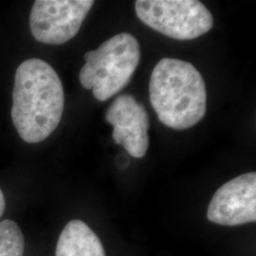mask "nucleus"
I'll return each mask as SVG.
<instances>
[{
  "label": "nucleus",
  "mask_w": 256,
  "mask_h": 256,
  "mask_svg": "<svg viewBox=\"0 0 256 256\" xmlns=\"http://www.w3.org/2000/svg\"><path fill=\"white\" fill-rule=\"evenodd\" d=\"M64 104L63 84L50 64L38 58L19 64L10 114L24 142L37 144L50 136L61 122Z\"/></svg>",
  "instance_id": "f257e3e1"
},
{
  "label": "nucleus",
  "mask_w": 256,
  "mask_h": 256,
  "mask_svg": "<svg viewBox=\"0 0 256 256\" xmlns=\"http://www.w3.org/2000/svg\"><path fill=\"white\" fill-rule=\"evenodd\" d=\"M149 94L158 118L168 128L188 129L206 114L205 82L200 72L186 61L162 59L151 74Z\"/></svg>",
  "instance_id": "f03ea898"
},
{
  "label": "nucleus",
  "mask_w": 256,
  "mask_h": 256,
  "mask_svg": "<svg viewBox=\"0 0 256 256\" xmlns=\"http://www.w3.org/2000/svg\"><path fill=\"white\" fill-rule=\"evenodd\" d=\"M140 59L137 39L128 32L116 34L84 54L80 82L98 101H106L128 86Z\"/></svg>",
  "instance_id": "7ed1b4c3"
},
{
  "label": "nucleus",
  "mask_w": 256,
  "mask_h": 256,
  "mask_svg": "<svg viewBox=\"0 0 256 256\" xmlns=\"http://www.w3.org/2000/svg\"><path fill=\"white\" fill-rule=\"evenodd\" d=\"M137 16L148 27L176 40H192L214 25L210 10L196 0H138Z\"/></svg>",
  "instance_id": "20e7f679"
},
{
  "label": "nucleus",
  "mask_w": 256,
  "mask_h": 256,
  "mask_svg": "<svg viewBox=\"0 0 256 256\" xmlns=\"http://www.w3.org/2000/svg\"><path fill=\"white\" fill-rule=\"evenodd\" d=\"M92 0H36L30 14L32 36L46 45H61L72 39L92 10Z\"/></svg>",
  "instance_id": "39448f33"
},
{
  "label": "nucleus",
  "mask_w": 256,
  "mask_h": 256,
  "mask_svg": "<svg viewBox=\"0 0 256 256\" xmlns=\"http://www.w3.org/2000/svg\"><path fill=\"white\" fill-rule=\"evenodd\" d=\"M207 218L222 226H238L256 220V173L241 174L214 194Z\"/></svg>",
  "instance_id": "423d86ee"
},
{
  "label": "nucleus",
  "mask_w": 256,
  "mask_h": 256,
  "mask_svg": "<svg viewBox=\"0 0 256 256\" xmlns=\"http://www.w3.org/2000/svg\"><path fill=\"white\" fill-rule=\"evenodd\" d=\"M106 122L113 126V138L128 154L140 158L149 146V118L142 104L129 94L120 95L106 113Z\"/></svg>",
  "instance_id": "0eeeda50"
},
{
  "label": "nucleus",
  "mask_w": 256,
  "mask_h": 256,
  "mask_svg": "<svg viewBox=\"0 0 256 256\" xmlns=\"http://www.w3.org/2000/svg\"><path fill=\"white\" fill-rule=\"evenodd\" d=\"M55 256H106L100 238L81 220L70 221L57 242Z\"/></svg>",
  "instance_id": "6e6552de"
},
{
  "label": "nucleus",
  "mask_w": 256,
  "mask_h": 256,
  "mask_svg": "<svg viewBox=\"0 0 256 256\" xmlns=\"http://www.w3.org/2000/svg\"><path fill=\"white\" fill-rule=\"evenodd\" d=\"M25 240L18 224L10 220L0 221V256H23Z\"/></svg>",
  "instance_id": "1a4fd4ad"
},
{
  "label": "nucleus",
  "mask_w": 256,
  "mask_h": 256,
  "mask_svg": "<svg viewBox=\"0 0 256 256\" xmlns=\"http://www.w3.org/2000/svg\"><path fill=\"white\" fill-rule=\"evenodd\" d=\"M6 208V200H5V196L4 194L2 192V190L0 189V218L3 216L4 212Z\"/></svg>",
  "instance_id": "9d476101"
}]
</instances>
